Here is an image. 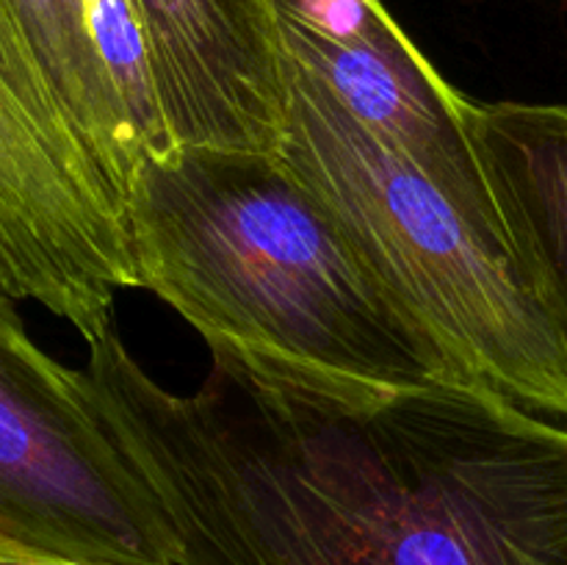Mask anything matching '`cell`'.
Returning <instances> with one entry per match:
<instances>
[{
  "label": "cell",
  "mask_w": 567,
  "mask_h": 565,
  "mask_svg": "<svg viewBox=\"0 0 567 565\" xmlns=\"http://www.w3.org/2000/svg\"><path fill=\"white\" fill-rule=\"evenodd\" d=\"M277 155L319 199L449 377L567 424V360L507 244L471 225L402 153L280 55Z\"/></svg>",
  "instance_id": "3957f363"
},
{
  "label": "cell",
  "mask_w": 567,
  "mask_h": 565,
  "mask_svg": "<svg viewBox=\"0 0 567 565\" xmlns=\"http://www.w3.org/2000/svg\"><path fill=\"white\" fill-rule=\"evenodd\" d=\"M138 288L205 343L382 386L452 380L435 343L275 153L166 147L120 205Z\"/></svg>",
  "instance_id": "7a4b0ae2"
},
{
  "label": "cell",
  "mask_w": 567,
  "mask_h": 565,
  "mask_svg": "<svg viewBox=\"0 0 567 565\" xmlns=\"http://www.w3.org/2000/svg\"><path fill=\"white\" fill-rule=\"evenodd\" d=\"M0 565H81V563L44 557V554H33V552H25V548L6 546V543H0Z\"/></svg>",
  "instance_id": "8fae6325"
},
{
  "label": "cell",
  "mask_w": 567,
  "mask_h": 565,
  "mask_svg": "<svg viewBox=\"0 0 567 565\" xmlns=\"http://www.w3.org/2000/svg\"><path fill=\"white\" fill-rule=\"evenodd\" d=\"M468 133L515 271L567 360V103H482Z\"/></svg>",
  "instance_id": "ba28073f"
},
{
  "label": "cell",
  "mask_w": 567,
  "mask_h": 565,
  "mask_svg": "<svg viewBox=\"0 0 567 565\" xmlns=\"http://www.w3.org/2000/svg\"><path fill=\"white\" fill-rule=\"evenodd\" d=\"M138 288L125 227L0 3V291L92 343Z\"/></svg>",
  "instance_id": "5b68a950"
},
{
  "label": "cell",
  "mask_w": 567,
  "mask_h": 565,
  "mask_svg": "<svg viewBox=\"0 0 567 565\" xmlns=\"http://www.w3.org/2000/svg\"><path fill=\"white\" fill-rule=\"evenodd\" d=\"M277 53L402 153L460 214L504 242L468 133V94L399 28L382 0H266Z\"/></svg>",
  "instance_id": "8992f818"
},
{
  "label": "cell",
  "mask_w": 567,
  "mask_h": 565,
  "mask_svg": "<svg viewBox=\"0 0 567 565\" xmlns=\"http://www.w3.org/2000/svg\"><path fill=\"white\" fill-rule=\"evenodd\" d=\"M194 393L109 327L89 397L177 565H567V424L482 386H382L205 343Z\"/></svg>",
  "instance_id": "6da1fadb"
},
{
  "label": "cell",
  "mask_w": 567,
  "mask_h": 565,
  "mask_svg": "<svg viewBox=\"0 0 567 565\" xmlns=\"http://www.w3.org/2000/svg\"><path fill=\"white\" fill-rule=\"evenodd\" d=\"M83 9L100 59L114 81L144 153H161L169 144L150 89L147 55L131 0H83Z\"/></svg>",
  "instance_id": "30bf717a"
},
{
  "label": "cell",
  "mask_w": 567,
  "mask_h": 565,
  "mask_svg": "<svg viewBox=\"0 0 567 565\" xmlns=\"http://www.w3.org/2000/svg\"><path fill=\"white\" fill-rule=\"evenodd\" d=\"M0 543L81 565H177L169 518L89 397L0 291Z\"/></svg>",
  "instance_id": "277c9868"
},
{
  "label": "cell",
  "mask_w": 567,
  "mask_h": 565,
  "mask_svg": "<svg viewBox=\"0 0 567 565\" xmlns=\"http://www.w3.org/2000/svg\"><path fill=\"white\" fill-rule=\"evenodd\" d=\"M116 208L144 147L89 31L83 0H0ZM122 216V214H120Z\"/></svg>",
  "instance_id": "9c48e42d"
},
{
  "label": "cell",
  "mask_w": 567,
  "mask_h": 565,
  "mask_svg": "<svg viewBox=\"0 0 567 565\" xmlns=\"http://www.w3.org/2000/svg\"><path fill=\"white\" fill-rule=\"evenodd\" d=\"M169 147L280 144L286 86L266 0H131Z\"/></svg>",
  "instance_id": "52a82bcc"
}]
</instances>
